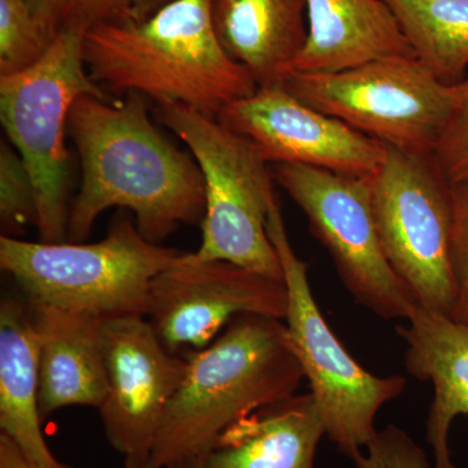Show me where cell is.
I'll use <instances>...</instances> for the list:
<instances>
[{"label": "cell", "mask_w": 468, "mask_h": 468, "mask_svg": "<svg viewBox=\"0 0 468 468\" xmlns=\"http://www.w3.org/2000/svg\"><path fill=\"white\" fill-rule=\"evenodd\" d=\"M68 137L82 168L68 220L69 242L84 241L112 207L133 212L138 230L154 243L181 226L202 223L201 169L153 124L143 95L124 101L82 95L68 117Z\"/></svg>", "instance_id": "cell-1"}, {"label": "cell", "mask_w": 468, "mask_h": 468, "mask_svg": "<svg viewBox=\"0 0 468 468\" xmlns=\"http://www.w3.org/2000/svg\"><path fill=\"white\" fill-rule=\"evenodd\" d=\"M84 58L106 92L183 104L217 119L258 89L218 41L212 0H172L146 20L92 27L84 36Z\"/></svg>", "instance_id": "cell-2"}, {"label": "cell", "mask_w": 468, "mask_h": 468, "mask_svg": "<svg viewBox=\"0 0 468 468\" xmlns=\"http://www.w3.org/2000/svg\"><path fill=\"white\" fill-rule=\"evenodd\" d=\"M146 468L203 458L239 419L297 394L304 375L284 320L243 314L205 349L185 356Z\"/></svg>", "instance_id": "cell-3"}, {"label": "cell", "mask_w": 468, "mask_h": 468, "mask_svg": "<svg viewBox=\"0 0 468 468\" xmlns=\"http://www.w3.org/2000/svg\"><path fill=\"white\" fill-rule=\"evenodd\" d=\"M186 251L144 239L122 209L100 242H29L0 237V267L24 297L101 320L149 314L154 279Z\"/></svg>", "instance_id": "cell-4"}, {"label": "cell", "mask_w": 468, "mask_h": 468, "mask_svg": "<svg viewBox=\"0 0 468 468\" xmlns=\"http://www.w3.org/2000/svg\"><path fill=\"white\" fill-rule=\"evenodd\" d=\"M158 119L177 135L201 169L206 190L202 241L196 261H226L284 282L267 232L277 197L272 169L242 135L217 117L178 103L158 104Z\"/></svg>", "instance_id": "cell-5"}, {"label": "cell", "mask_w": 468, "mask_h": 468, "mask_svg": "<svg viewBox=\"0 0 468 468\" xmlns=\"http://www.w3.org/2000/svg\"><path fill=\"white\" fill-rule=\"evenodd\" d=\"M84 36L60 33L32 67L0 76V119L32 175L36 227L42 242L68 241L70 162L66 137L70 110L82 95L113 100L86 68Z\"/></svg>", "instance_id": "cell-6"}, {"label": "cell", "mask_w": 468, "mask_h": 468, "mask_svg": "<svg viewBox=\"0 0 468 468\" xmlns=\"http://www.w3.org/2000/svg\"><path fill=\"white\" fill-rule=\"evenodd\" d=\"M267 232L284 272L288 292L284 322L292 350L322 412L326 435L353 461L377 436L378 412L401 396L406 378L378 377L345 349L314 298L309 266L289 241L279 199L268 212Z\"/></svg>", "instance_id": "cell-7"}, {"label": "cell", "mask_w": 468, "mask_h": 468, "mask_svg": "<svg viewBox=\"0 0 468 468\" xmlns=\"http://www.w3.org/2000/svg\"><path fill=\"white\" fill-rule=\"evenodd\" d=\"M371 202L381 248L419 306L452 319V184L435 154L385 144L371 176Z\"/></svg>", "instance_id": "cell-8"}, {"label": "cell", "mask_w": 468, "mask_h": 468, "mask_svg": "<svg viewBox=\"0 0 468 468\" xmlns=\"http://www.w3.org/2000/svg\"><path fill=\"white\" fill-rule=\"evenodd\" d=\"M286 90L388 146L435 154L454 107L446 85L415 57L380 58L335 73H288Z\"/></svg>", "instance_id": "cell-9"}, {"label": "cell", "mask_w": 468, "mask_h": 468, "mask_svg": "<svg viewBox=\"0 0 468 468\" xmlns=\"http://www.w3.org/2000/svg\"><path fill=\"white\" fill-rule=\"evenodd\" d=\"M276 181L331 255L354 302L381 319L408 320L418 302L385 258L371 202V176L273 165Z\"/></svg>", "instance_id": "cell-10"}, {"label": "cell", "mask_w": 468, "mask_h": 468, "mask_svg": "<svg viewBox=\"0 0 468 468\" xmlns=\"http://www.w3.org/2000/svg\"><path fill=\"white\" fill-rule=\"evenodd\" d=\"M284 282L226 261H196L189 252L154 279L147 318L171 353L207 347L243 314L285 320Z\"/></svg>", "instance_id": "cell-11"}, {"label": "cell", "mask_w": 468, "mask_h": 468, "mask_svg": "<svg viewBox=\"0 0 468 468\" xmlns=\"http://www.w3.org/2000/svg\"><path fill=\"white\" fill-rule=\"evenodd\" d=\"M107 396L100 411L107 440L125 468H146L165 410L187 369L144 316L103 320Z\"/></svg>", "instance_id": "cell-12"}, {"label": "cell", "mask_w": 468, "mask_h": 468, "mask_svg": "<svg viewBox=\"0 0 468 468\" xmlns=\"http://www.w3.org/2000/svg\"><path fill=\"white\" fill-rule=\"evenodd\" d=\"M218 122L249 141L268 165H302L335 174L371 176L385 144L307 106L282 82L260 86L228 104Z\"/></svg>", "instance_id": "cell-13"}, {"label": "cell", "mask_w": 468, "mask_h": 468, "mask_svg": "<svg viewBox=\"0 0 468 468\" xmlns=\"http://www.w3.org/2000/svg\"><path fill=\"white\" fill-rule=\"evenodd\" d=\"M29 307L38 337L42 420L70 406L100 409L109 389L103 320L46 304Z\"/></svg>", "instance_id": "cell-14"}, {"label": "cell", "mask_w": 468, "mask_h": 468, "mask_svg": "<svg viewBox=\"0 0 468 468\" xmlns=\"http://www.w3.org/2000/svg\"><path fill=\"white\" fill-rule=\"evenodd\" d=\"M306 12V43L291 72L335 73L380 58L415 57L384 0H307Z\"/></svg>", "instance_id": "cell-15"}, {"label": "cell", "mask_w": 468, "mask_h": 468, "mask_svg": "<svg viewBox=\"0 0 468 468\" xmlns=\"http://www.w3.org/2000/svg\"><path fill=\"white\" fill-rule=\"evenodd\" d=\"M406 322L396 326L406 344V369L435 390L427 419L433 468H457L448 440L452 420L468 415V324L419 304Z\"/></svg>", "instance_id": "cell-16"}, {"label": "cell", "mask_w": 468, "mask_h": 468, "mask_svg": "<svg viewBox=\"0 0 468 468\" xmlns=\"http://www.w3.org/2000/svg\"><path fill=\"white\" fill-rule=\"evenodd\" d=\"M324 435L313 394H294L228 427L203 461L206 468H315Z\"/></svg>", "instance_id": "cell-17"}, {"label": "cell", "mask_w": 468, "mask_h": 468, "mask_svg": "<svg viewBox=\"0 0 468 468\" xmlns=\"http://www.w3.org/2000/svg\"><path fill=\"white\" fill-rule=\"evenodd\" d=\"M38 337L27 300L0 304V433L33 468H70L52 454L41 430Z\"/></svg>", "instance_id": "cell-18"}, {"label": "cell", "mask_w": 468, "mask_h": 468, "mask_svg": "<svg viewBox=\"0 0 468 468\" xmlns=\"http://www.w3.org/2000/svg\"><path fill=\"white\" fill-rule=\"evenodd\" d=\"M307 0H212V21L227 54L260 86L291 72L307 39Z\"/></svg>", "instance_id": "cell-19"}, {"label": "cell", "mask_w": 468, "mask_h": 468, "mask_svg": "<svg viewBox=\"0 0 468 468\" xmlns=\"http://www.w3.org/2000/svg\"><path fill=\"white\" fill-rule=\"evenodd\" d=\"M415 58L443 84L457 85L468 68V0H384Z\"/></svg>", "instance_id": "cell-20"}, {"label": "cell", "mask_w": 468, "mask_h": 468, "mask_svg": "<svg viewBox=\"0 0 468 468\" xmlns=\"http://www.w3.org/2000/svg\"><path fill=\"white\" fill-rule=\"evenodd\" d=\"M172 0H29L55 37L106 24L144 21Z\"/></svg>", "instance_id": "cell-21"}, {"label": "cell", "mask_w": 468, "mask_h": 468, "mask_svg": "<svg viewBox=\"0 0 468 468\" xmlns=\"http://www.w3.org/2000/svg\"><path fill=\"white\" fill-rule=\"evenodd\" d=\"M55 38L29 0H0V76L32 67Z\"/></svg>", "instance_id": "cell-22"}, {"label": "cell", "mask_w": 468, "mask_h": 468, "mask_svg": "<svg viewBox=\"0 0 468 468\" xmlns=\"http://www.w3.org/2000/svg\"><path fill=\"white\" fill-rule=\"evenodd\" d=\"M37 201L32 175L15 147L0 144V227L2 236H23L36 226Z\"/></svg>", "instance_id": "cell-23"}, {"label": "cell", "mask_w": 468, "mask_h": 468, "mask_svg": "<svg viewBox=\"0 0 468 468\" xmlns=\"http://www.w3.org/2000/svg\"><path fill=\"white\" fill-rule=\"evenodd\" d=\"M353 462L356 468H432L426 452L401 430L389 424Z\"/></svg>", "instance_id": "cell-24"}, {"label": "cell", "mask_w": 468, "mask_h": 468, "mask_svg": "<svg viewBox=\"0 0 468 468\" xmlns=\"http://www.w3.org/2000/svg\"><path fill=\"white\" fill-rule=\"evenodd\" d=\"M454 89V107L435 153L452 184L468 180V76Z\"/></svg>", "instance_id": "cell-25"}, {"label": "cell", "mask_w": 468, "mask_h": 468, "mask_svg": "<svg viewBox=\"0 0 468 468\" xmlns=\"http://www.w3.org/2000/svg\"><path fill=\"white\" fill-rule=\"evenodd\" d=\"M452 264L457 282L452 319L468 324V180L452 184Z\"/></svg>", "instance_id": "cell-26"}, {"label": "cell", "mask_w": 468, "mask_h": 468, "mask_svg": "<svg viewBox=\"0 0 468 468\" xmlns=\"http://www.w3.org/2000/svg\"><path fill=\"white\" fill-rule=\"evenodd\" d=\"M0 468H33L27 463L16 445L0 433Z\"/></svg>", "instance_id": "cell-27"}, {"label": "cell", "mask_w": 468, "mask_h": 468, "mask_svg": "<svg viewBox=\"0 0 468 468\" xmlns=\"http://www.w3.org/2000/svg\"><path fill=\"white\" fill-rule=\"evenodd\" d=\"M169 468H206V464L203 458H196V460L180 462V463H176Z\"/></svg>", "instance_id": "cell-28"}]
</instances>
